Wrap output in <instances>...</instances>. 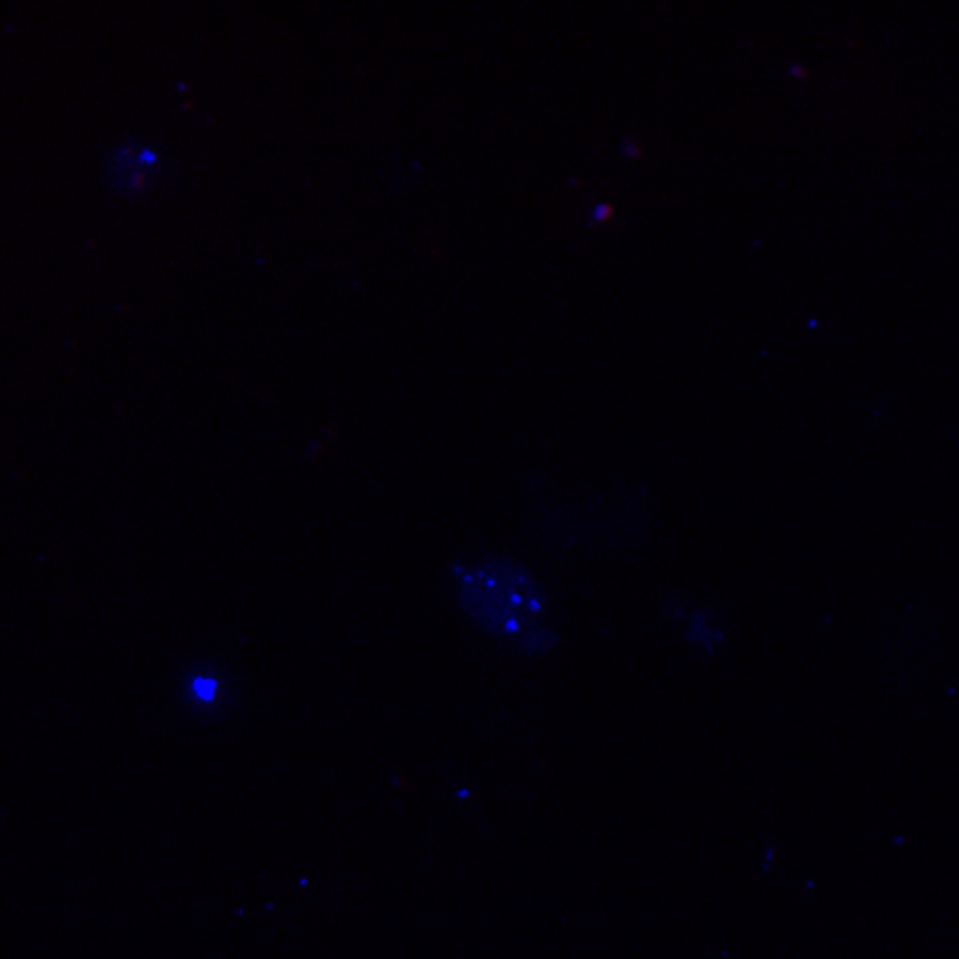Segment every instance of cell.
<instances>
[{
  "label": "cell",
  "mask_w": 959,
  "mask_h": 959,
  "mask_svg": "<svg viewBox=\"0 0 959 959\" xmlns=\"http://www.w3.org/2000/svg\"><path fill=\"white\" fill-rule=\"evenodd\" d=\"M453 576L461 611L483 632L525 653H547L557 642L555 632L539 624L547 597L523 565L507 557H485L472 565H456Z\"/></svg>",
  "instance_id": "obj_1"
},
{
  "label": "cell",
  "mask_w": 959,
  "mask_h": 959,
  "mask_svg": "<svg viewBox=\"0 0 959 959\" xmlns=\"http://www.w3.org/2000/svg\"><path fill=\"white\" fill-rule=\"evenodd\" d=\"M160 152L144 142H120L104 160V179L118 195H139L158 176Z\"/></svg>",
  "instance_id": "obj_2"
},
{
  "label": "cell",
  "mask_w": 959,
  "mask_h": 959,
  "mask_svg": "<svg viewBox=\"0 0 959 959\" xmlns=\"http://www.w3.org/2000/svg\"><path fill=\"white\" fill-rule=\"evenodd\" d=\"M688 637L696 645H704L706 650L717 648L720 642V629L714 627V621L704 613H688Z\"/></svg>",
  "instance_id": "obj_3"
},
{
  "label": "cell",
  "mask_w": 959,
  "mask_h": 959,
  "mask_svg": "<svg viewBox=\"0 0 959 959\" xmlns=\"http://www.w3.org/2000/svg\"><path fill=\"white\" fill-rule=\"evenodd\" d=\"M595 216H597V219H605V216H611V206L595 208Z\"/></svg>",
  "instance_id": "obj_4"
},
{
  "label": "cell",
  "mask_w": 959,
  "mask_h": 959,
  "mask_svg": "<svg viewBox=\"0 0 959 959\" xmlns=\"http://www.w3.org/2000/svg\"><path fill=\"white\" fill-rule=\"evenodd\" d=\"M624 152H629V155H637L635 144H632V142H624Z\"/></svg>",
  "instance_id": "obj_5"
}]
</instances>
